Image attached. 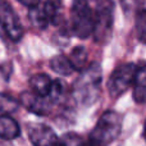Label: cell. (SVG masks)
Returning <instances> with one entry per match:
<instances>
[{"mask_svg": "<svg viewBox=\"0 0 146 146\" xmlns=\"http://www.w3.org/2000/svg\"><path fill=\"white\" fill-rule=\"evenodd\" d=\"M103 71L99 63H92L81 71L80 77L73 83L72 96L81 106H90L100 96Z\"/></svg>", "mask_w": 146, "mask_h": 146, "instance_id": "6da1fadb", "label": "cell"}, {"mask_svg": "<svg viewBox=\"0 0 146 146\" xmlns=\"http://www.w3.org/2000/svg\"><path fill=\"white\" fill-rule=\"evenodd\" d=\"M122 131V117L114 110L103 113L90 133L88 141L94 146H108L118 139Z\"/></svg>", "mask_w": 146, "mask_h": 146, "instance_id": "7a4b0ae2", "label": "cell"}, {"mask_svg": "<svg viewBox=\"0 0 146 146\" xmlns=\"http://www.w3.org/2000/svg\"><path fill=\"white\" fill-rule=\"evenodd\" d=\"M113 0H98L94 10V38L104 44L109 40L113 30Z\"/></svg>", "mask_w": 146, "mask_h": 146, "instance_id": "3957f363", "label": "cell"}, {"mask_svg": "<svg viewBox=\"0 0 146 146\" xmlns=\"http://www.w3.org/2000/svg\"><path fill=\"white\" fill-rule=\"evenodd\" d=\"M72 32L80 38H87L94 32V10L91 9L88 0H73Z\"/></svg>", "mask_w": 146, "mask_h": 146, "instance_id": "277c9868", "label": "cell"}, {"mask_svg": "<svg viewBox=\"0 0 146 146\" xmlns=\"http://www.w3.org/2000/svg\"><path fill=\"white\" fill-rule=\"evenodd\" d=\"M135 73H136V64L126 63L118 66L113 72L108 81L109 95L113 99L123 95L131 86H133Z\"/></svg>", "mask_w": 146, "mask_h": 146, "instance_id": "5b68a950", "label": "cell"}, {"mask_svg": "<svg viewBox=\"0 0 146 146\" xmlns=\"http://www.w3.org/2000/svg\"><path fill=\"white\" fill-rule=\"evenodd\" d=\"M0 27L13 41H19L23 36V27L17 13L5 0H0Z\"/></svg>", "mask_w": 146, "mask_h": 146, "instance_id": "8992f818", "label": "cell"}, {"mask_svg": "<svg viewBox=\"0 0 146 146\" xmlns=\"http://www.w3.org/2000/svg\"><path fill=\"white\" fill-rule=\"evenodd\" d=\"M27 133L33 146H59V137L44 123H28Z\"/></svg>", "mask_w": 146, "mask_h": 146, "instance_id": "52a82bcc", "label": "cell"}, {"mask_svg": "<svg viewBox=\"0 0 146 146\" xmlns=\"http://www.w3.org/2000/svg\"><path fill=\"white\" fill-rule=\"evenodd\" d=\"M19 104L36 115H48L53 101L48 96H41L33 91H23L19 96Z\"/></svg>", "mask_w": 146, "mask_h": 146, "instance_id": "ba28073f", "label": "cell"}, {"mask_svg": "<svg viewBox=\"0 0 146 146\" xmlns=\"http://www.w3.org/2000/svg\"><path fill=\"white\" fill-rule=\"evenodd\" d=\"M133 100L137 104L146 103V60H141L136 66L133 80Z\"/></svg>", "mask_w": 146, "mask_h": 146, "instance_id": "9c48e42d", "label": "cell"}, {"mask_svg": "<svg viewBox=\"0 0 146 146\" xmlns=\"http://www.w3.org/2000/svg\"><path fill=\"white\" fill-rule=\"evenodd\" d=\"M21 135V127L18 122L9 114H0V139L14 140Z\"/></svg>", "mask_w": 146, "mask_h": 146, "instance_id": "30bf717a", "label": "cell"}, {"mask_svg": "<svg viewBox=\"0 0 146 146\" xmlns=\"http://www.w3.org/2000/svg\"><path fill=\"white\" fill-rule=\"evenodd\" d=\"M53 80L45 73H40V74H35L30 78V86L31 90L33 92L38 94L41 96H48L49 91H50Z\"/></svg>", "mask_w": 146, "mask_h": 146, "instance_id": "8fae6325", "label": "cell"}, {"mask_svg": "<svg viewBox=\"0 0 146 146\" xmlns=\"http://www.w3.org/2000/svg\"><path fill=\"white\" fill-rule=\"evenodd\" d=\"M50 68L59 76H71L74 72L71 60L66 55H55L50 60Z\"/></svg>", "mask_w": 146, "mask_h": 146, "instance_id": "7c38bea8", "label": "cell"}, {"mask_svg": "<svg viewBox=\"0 0 146 146\" xmlns=\"http://www.w3.org/2000/svg\"><path fill=\"white\" fill-rule=\"evenodd\" d=\"M69 60H71L74 71H83L87 67V62H88V54L83 46H76L74 49L71 51L69 54Z\"/></svg>", "mask_w": 146, "mask_h": 146, "instance_id": "4fadbf2b", "label": "cell"}, {"mask_svg": "<svg viewBox=\"0 0 146 146\" xmlns=\"http://www.w3.org/2000/svg\"><path fill=\"white\" fill-rule=\"evenodd\" d=\"M42 10L48 18L49 23H58L60 18V10H62V1L60 0H45Z\"/></svg>", "mask_w": 146, "mask_h": 146, "instance_id": "5bb4252c", "label": "cell"}, {"mask_svg": "<svg viewBox=\"0 0 146 146\" xmlns=\"http://www.w3.org/2000/svg\"><path fill=\"white\" fill-rule=\"evenodd\" d=\"M19 101L15 100L13 96L0 92V114L14 113L19 108Z\"/></svg>", "mask_w": 146, "mask_h": 146, "instance_id": "9a60e30c", "label": "cell"}, {"mask_svg": "<svg viewBox=\"0 0 146 146\" xmlns=\"http://www.w3.org/2000/svg\"><path fill=\"white\" fill-rule=\"evenodd\" d=\"M28 17H30L31 22H32L37 28H41V30L46 28V26L49 25V21H48V18H46V15H45V13H44V10L40 9L38 7L31 8Z\"/></svg>", "mask_w": 146, "mask_h": 146, "instance_id": "2e32d148", "label": "cell"}, {"mask_svg": "<svg viewBox=\"0 0 146 146\" xmlns=\"http://www.w3.org/2000/svg\"><path fill=\"white\" fill-rule=\"evenodd\" d=\"M136 33L137 38L146 44V9H141L136 14Z\"/></svg>", "mask_w": 146, "mask_h": 146, "instance_id": "e0dca14e", "label": "cell"}, {"mask_svg": "<svg viewBox=\"0 0 146 146\" xmlns=\"http://www.w3.org/2000/svg\"><path fill=\"white\" fill-rule=\"evenodd\" d=\"M63 92H64L63 82H60L59 80H53V83H51L50 91H49V95H48V98L53 101V104L60 101V98L63 96Z\"/></svg>", "mask_w": 146, "mask_h": 146, "instance_id": "ac0fdd59", "label": "cell"}, {"mask_svg": "<svg viewBox=\"0 0 146 146\" xmlns=\"http://www.w3.org/2000/svg\"><path fill=\"white\" fill-rule=\"evenodd\" d=\"M83 141L82 137L80 135L74 133V132H69L66 133L59 139V146H82Z\"/></svg>", "mask_w": 146, "mask_h": 146, "instance_id": "d6986e66", "label": "cell"}, {"mask_svg": "<svg viewBox=\"0 0 146 146\" xmlns=\"http://www.w3.org/2000/svg\"><path fill=\"white\" fill-rule=\"evenodd\" d=\"M119 3H121V7L124 10V13L129 14V13L137 10V8L142 5L144 0H119Z\"/></svg>", "mask_w": 146, "mask_h": 146, "instance_id": "ffe728a7", "label": "cell"}, {"mask_svg": "<svg viewBox=\"0 0 146 146\" xmlns=\"http://www.w3.org/2000/svg\"><path fill=\"white\" fill-rule=\"evenodd\" d=\"M19 3H22L25 7L27 8H35V7H38L40 5V0H18Z\"/></svg>", "mask_w": 146, "mask_h": 146, "instance_id": "44dd1931", "label": "cell"}, {"mask_svg": "<svg viewBox=\"0 0 146 146\" xmlns=\"http://www.w3.org/2000/svg\"><path fill=\"white\" fill-rule=\"evenodd\" d=\"M82 146H94V145L91 144L90 141H87V142H83V145H82Z\"/></svg>", "mask_w": 146, "mask_h": 146, "instance_id": "7402d4cb", "label": "cell"}, {"mask_svg": "<svg viewBox=\"0 0 146 146\" xmlns=\"http://www.w3.org/2000/svg\"><path fill=\"white\" fill-rule=\"evenodd\" d=\"M144 136H145V140H146V122H145V126H144Z\"/></svg>", "mask_w": 146, "mask_h": 146, "instance_id": "603a6c76", "label": "cell"}]
</instances>
